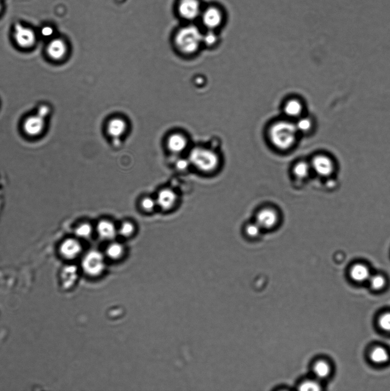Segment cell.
<instances>
[{
    "label": "cell",
    "mask_w": 390,
    "mask_h": 391,
    "mask_svg": "<svg viewBox=\"0 0 390 391\" xmlns=\"http://www.w3.org/2000/svg\"><path fill=\"white\" fill-rule=\"evenodd\" d=\"M298 134L295 124L289 121H277L269 130L271 143L281 150H288L292 147L297 140Z\"/></svg>",
    "instance_id": "obj_1"
},
{
    "label": "cell",
    "mask_w": 390,
    "mask_h": 391,
    "mask_svg": "<svg viewBox=\"0 0 390 391\" xmlns=\"http://www.w3.org/2000/svg\"><path fill=\"white\" fill-rule=\"evenodd\" d=\"M175 41L178 50L183 54L190 55L198 50L203 42V36L196 27H187L177 33Z\"/></svg>",
    "instance_id": "obj_2"
},
{
    "label": "cell",
    "mask_w": 390,
    "mask_h": 391,
    "mask_svg": "<svg viewBox=\"0 0 390 391\" xmlns=\"http://www.w3.org/2000/svg\"><path fill=\"white\" fill-rule=\"evenodd\" d=\"M189 160L190 163L199 170L206 173L214 171L219 163L217 153L212 150L201 147L192 149Z\"/></svg>",
    "instance_id": "obj_3"
},
{
    "label": "cell",
    "mask_w": 390,
    "mask_h": 391,
    "mask_svg": "<svg viewBox=\"0 0 390 391\" xmlns=\"http://www.w3.org/2000/svg\"><path fill=\"white\" fill-rule=\"evenodd\" d=\"M106 261L104 255L97 250L89 251L83 257L82 267L88 275L97 276L105 270Z\"/></svg>",
    "instance_id": "obj_4"
},
{
    "label": "cell",
    "mask_w": 390,
    "mask_h": 391,
    "mask_svg": "<svg viewBox=\"0 0 390 391\" xmlns=\"http://www.w3.org/2000/svg\"><path fill=\"white\" fill-rule=\"evenodd\" d=\"M14 38L18 46L22 48H30L34 46L36 36L34 31L25 26L18 25L14 31Z\"/></svg>",
    "instance_id": "obj_5"
},
{
    "label": "cell",
    "mask_w": 390,
    "mask_h": 391,
    "mask_svg": "<svg viewBox=\"0 0 390 391\" xmlns=\"http://www.w3.org/2000/svg\"><path fill=\"white\" fill-rule=\"evenodd\" d=\"M83 247L78 238L65 239L59 247L60 255L67 260H73L82 252Z\"/></svg>",
    "instance_id": "obj_6"
},
{
    "label": "cell",
    "mask_w": 390,
    "mask_h": 391,
    "mask_svg": "<svg viewBox=\"0 0 390 391\" xmlns=\"http://www.w3.org/2000/svg\"><path fill=\"white\" fill-rule=\"evenodd\" d=\"M45 120L46 119L43 117L37 114L28 117L23 122V130L28 135L31 136L39 135L44 129Z\"/></svg>",
    "instance_id": "obj_7"
},
{
    "label": "cell",
    "mask_w": 390,
    "mask_h": 391,
    "mask_svg": "<svg viewBox=\"0 0 390 391\" xmlns=\"http://www.w3.org/2000/svg\"><path fill=\"white\" fill-rule=\"evenodd\" d=\"M177 195L171 188H163L158 192L156 199L157 205L164 211L172 210L177 202Z\"/></svg>",
    "instance_id": "obj_8"
},
{
    "label": "cell",
    "mask_w": 390,
    "mask_h": 391,
    "mask_svg": "<svg viewBox=\"0 0 390 391\" xmlns=\"http://www.w3.org/2000/svg\"><path fill=\"white\" fill-rule=\"evenodd\" d=\"M312 167L318 175L322 177L330 176L333 170L331 159L324 155H319L312 161Z\"/></svg>",
    "instance_id": "obj_9"
},
{
    "label": "cell",
    "mask_w": 390,
    "mask_h": 391,
    "mask_svg": "<svg viewBox=\"0 0 390 391\" xmlns=\"http://www.w3.org/2000/svg\"><path fill=\"white\" fill-rule=\"evenodd\" d=\"M278 216L276 212L272 209H263L256 215V223L262 229H270L278 222Z\"/></svg>",
    "instance_id": "obj_10"
},
{
    "label": "cell",
    "mask_w": 390,
    "mask_h": 391,
    "mask_svg": "<svg viewBox=\"0 0 390 391\" xmlns=\"http://www.w3.org/2000/svg\"><path fill=\"white\" fill-rule=\"evenodd\" d=\"M96 230L98 237L105 241H112L118 233L115 225L108 219L100 221L97 224Z\"/></svg>",
    "instance_id": "obj_11"
},
{
    "label": "cell",
    "mask_w": 390,
    "mask_h": 391,
    "mask_svg": "<svg viewBox=\"0 0 390 391\" xmlns=\"http://www.w3.org/2000/svg\"><path fill=\"white\" fill-rule=\"evenodd\" d=\"M47 54L55 60L63 59L68 52L66 42L61 39H55L50 41L46 48Z\"/></svg>",
    "instance_id": "obj_12"
},
{
    "label": "cell",
    "mask_w": 390,
    "mask_h": 391,
    "mask_svg": "<svg viewBox=\"0 0 390 391\" xmlns=\"http://www.w3.org/2000/svg\"><path fill=\"white\" fill-rule=\"evenodd\" d=\"M178 13L187 20L194 19L199 13V4L196 0H181L178 5Z\"/></svg>",
    "instance_id": "obj_13"
},
{
    "label": "cell",
    "mask_w": 390,
    "mask_h": 391,
    "mask_svg": "<svg viewBox=\"0 0 390 391\" xmlns=\"http://www.w3.org/2000/svg\"><path fill=\"white\" fill-rule=\"evenodd\" d=\"M304 108L302 101L297 99H292L285 103L283 110L286 116L298 119L302 116Z\"/></svg>",
    "instance_id": "obj_14"
},
{
    "label": "cell",
    "mask_w": 390,
    "mask_h": 391,
    "mask_svg": "<svg viewBox=\"0 0 390 391\" xmlns=\"http://www.w3.org/2000/svg\"><path fill=\"white\" fill-rule=\"evenodd\" d=\"M188 141L184 135L180 134L171 135L167 140V147L173 153H180L185 151Z\"/></svg>",
    "instance_id": "obj_15"
},
{
    "label": "cell",
    "mask_w": 390,
    "mask_h": 391,
    "mask_svg": "<svg viewBox=\"0 0 390 391\" xmlns=\"http://www.w3.org/2000/svg\"><path fill=\"white\" fill-rule=\"evenodd\" d=\"M127 129L126 122L120 118L113 119L107 125L108 133L114 138H119L123 136Z\"/></svg>",
    "instance_id": "obj_16"
},
{
    "label": "cell",
    "mask_w": 390,
    "mask_h": 391,
    "mask_svg": "<svg viewBox=\"0 0 390 391\" xmlns=\"http://www.w3.org/2000/svg\"><path fill=\"white\" fill-rule=\"evenodd\" d=\"M77 277V268L74 266H65L61 273V281L65 288H69L73 285Z\"/></svg>",
    "instance_id": "obj_17"
},
{
    "label": "cell",
    "mask_w": 390,
    "mask_h": 391,
    "mask_svg": "<svg viewBox=\"0 0 390 391\" xmlns=\"http://www.w3.org/2000/svg\"><path fill=\"white\" fill-rule=\"evenodd\" d=\"M295 124L298 133L305 135L312 133L316 126L314 120L310 116L300 117Z\"/></svg>",
    "instance_id": "obj_18"
},
{
    "label": "cell",
    "mask_w": 390,
    "mask_h": 391,
    "mask_svg": "<svg viewBox=\"0 0 390 391\" xmlns=\"http://www.w3.org/2000/svg\"><path fill=\"white\" fill-rule=\"evenodd\" d=\"M350 275L352 279L357 282H364L370 278L369 268L361 264H357L352 267Z\"/></svg>",
    "instance_id": "obj_19"
},
{
    "label": "cell",
    "mask_w": 390,
    "mask_h": 391,
    "mask_svg": "<svg viewBox=\"0 0 390 391\" xmlns=\"http://www.w3.org/2000/svg\"><path fill=\"white\" fill-rule=\"evenodd\" d=\"M203 21L204 25L210 28H214L218 27L221 21V16L219 12L214 8L209 9L204 13Z\"/></svg>",
    "instance_id": "obj_20"
},
{
    "label": "cell",
    "mask_w": 390,
    "mask_h": 391,
    "mask_svg": "<svg viewBox=\"0 0 390 391\" xmlns=\"http://www.w3.org/2000/svg\"><path fill=\"white\" fill-rule=\"evenodd\" d=\"M106 253L111 260H119L124 256L125 248L119 242H112L107 247Z\"/></svg>",
    "instance_id": "obj_21"
},
{
    "label": "cell",
    "mask_w": 390,
    "mask_h": 391,
    "mask_svg": "<svg viewBox=\"0 0 390 391\" xmlns=\"http://www.w3.org/2000/svg\"><path fill=\"white\" fill-rule=\"evenodd\" d=\"M371 360L375 363L383 364L389 360L387 351L382 347H375L370 353Z\"/></svg>",
    "instance_id": "obj_22"
},
{
    "label": "cell",
    "mask_w": 390,
    "mask_h": 391,
    "mask_svg": "<svg viewBox=\"0 0 390 391\" xmlns=\"http://www.w3.org/2000/svg\"><path fill=\"white\" fill-rule=\"evenodd\" d=\"M93 232L92 226L89 223H84L77 226L74 230V233L78 239H88L90 238Z\"/></svg>",
    "instance_id": "obj_23"
},
{
    "label": "cell",
    "mask_w": 390,
    "mask_h": 391,
    "mask_svg": "<svg viewBox=\"0 0 390 391\" xmlns=\"http://www.w3.org/2000/svg\"><path fill=\"white\" fill-rule=\"evenodd\" d=\"M330 366L325 361H319L315 364L314 371L319 378L325 379L330 374Z\"/></svg>",
    "instance_id": "obj_24"
},
{
    "label": "cell",
    "mask_w": 390,
    "mask_h": 391,
    "mask_svg": "<svg viewBox=\"0 0 390 391\" xmlns=\"http://www.w3.org/2000/svg\"><path fill=\"white\" fill-rule=\"evenodd\" d=\"M294 175L300 180L306 178L309 173V166L304 162H300L295 165L293 168Z\"/></svg>",
    "instance_id": "obj_25"
},
{
    "label": "cell",
    "mask_w": 390,
    "mask_h": 391,
    "mask_svg": "<svg viewBox=\"0 0 390 391\" xmlns=\"http://www.w3.org/2000/svg\"><path fill=\"white\" fill-rule=\"evenodd\" d=\"M135 232V225L129 221H126L122 223L118 230V233L121 236L124 238H129L133 236Z\"/></svg>",
    "instance_id": "obj_26"
},
{
    "label": "cell",
    "mask_w": 390,
    "mask_h": 391,
    "mask_svg": "<svg viewBox=\"0 0 390 391\" xmlns=\"http://www.w3.org/2000/svg\"><path fill=\"white\" fill-rule=\"evenodd\" d=\"M157 205L156 200L150 197H145L140 202V206L146 213H152Z\"/></svg>",
    "instance_id": "obj_27"
},
{
    "label": "cell",
    "mask_w": 390,
    "mask_h": 391,
    "mask_svg": "<svg viewBox=\"0 0 390 391\" xmlns=\"http://www.w3.org/2000/svg\"><path fill=\"white\" fill-rule=\"evenodd\" d=\"M262 230V228L256 223L248 224L245 229L246 234L248 237L251 238H256L259 236Z\"/></svg>",
    "instance_id": "obj_28"
},
{
    "label": "cell",
    "mask_w": 390,
    "mask_h": 391,
    "mask_svg": "<svg viewBox=\"0 0 390 391\" xmlns=\"http://www.w3.org/2000/svg\"><path fill=\"white\" fill-rule=\"evenodd\" d=\"M370 285L372 288L375 290L382 289L386 284V280L384 278L380 275H376L370 279Z\"/></svg>",
    "instance_id": "obj_29"
},
{
    "label": "cell",
    "mask_w": 390,
    "mask_h": 391,
    "mask_svg": "<svg viewBox=\"0 0 390 391\" xmlns=\"http://www.w3.org/2000/svg\"><path fill=\"white\" fill-rule=\"evenodd\" d=\"M321 385L314 381H307L300 385L299 390L302 391H319L321 390Z\"/></svg>",
    "instance_id": "obj_30"
},
{
    "label": "cell",
    "mask_w": 390,
    "mask_h": 391,
    "mask_svg": "<svg viewBox=\"0 0 390 391\" xmlns=\"http://www.w3.org/2000/svg\"><path fill=\"white\" fill-rule=\"evenodd\" d=\"M379 325L383 331L390 332V313H384L379 318Z\"/></svg>",
    "instance_id": "obj_31"
},
{
    "label": "cell",
    "mask_w": 390,
    "mask_h": 391,
    "mask_svg": "<svg viewBox=\"0 0 390 391\" xmlns=\"http://www.w3.org/2000/svg\"><path fill=\"white\" fill-rule=\"evenodd\" d=\"M50 108L48 105H42L37 108L36 114L46 119L50 114Z\"/></svg>",
    "instance_id": "obj_32"
},
{
    "label": "cell",
    "mask_w": 390,
    "mask_h": 391,
    "mask_svg": "<svg viewBox=\"0 0 390 391\" xmlns=\"http://www.w3.org/2000/svg\"><path fill=\"white\" fill-rule=\"evenodd\" d=\"M217 41V36H216L213 33H209L205 36H203V42L208 46H213L216 44Z\"/></svg>",
    "instance_id": "obj_33"
},
{
    "label": "cell",
    "mask_w": 390,
    "mask_h": 391,
    "mask_svg": "<svg viewBox=\"0 0 390 391\" xmlns=\"http://www.w3.org/2000/svg\"><path fill=\"white\" fill-rule=\"evenodd\" d=\"M190 164L191 163L189 161V160H188L187 161V160L181 159L177 162L176 167L178 170L185 171L189 167Z\"/></svg>",
    "instance_id": "obj_34"
},
{
    "label": "cell",
    "mask_w": 390,
    "mask_h": 391,
    "mask_svg": "<svg viewBox=\"0 0 390 391\" xmlns=\"http://www.w3.org/2000/svg\"><path fill=\"white\" fill-rule=\"evenodd\" d=\"M53 34V30L50 27H46L42 30V34L45 37H49Z\"/></svg>",
    "instance_id": "obj_35"
},
{
    "label": "cell",
    "mask_w": 390,
    "mask_h": 391,
    "mask_svg": "<svg viewBox=\"0 0 390 391\" xmlns=\"http://www.w3.org/2000/svg\"><path fill=\"white\" fill-rule=\"evenodd\" d=\"M327 186L329 187H331V188L333 186H335V182L333 181L332 182V181H331V182H328L327 183Z\"/></svg>",
    "instance_id": "obj_36"
},
{
    "label": "cell",
    "mask_w": 390,
    "mask_h": 391,
    "mask_svg": "<svg viewBox=\"0 0 390 391\" xmlns=\"http://www.w3.org/2000/svg\"><path fill=\"white\" fill-rule=\"evenodd\" d=\"M1 11H2V6H1V4H0V12H1Z\"/></svg>",
    "instance_id": "obj_37"
}]
</instances>
